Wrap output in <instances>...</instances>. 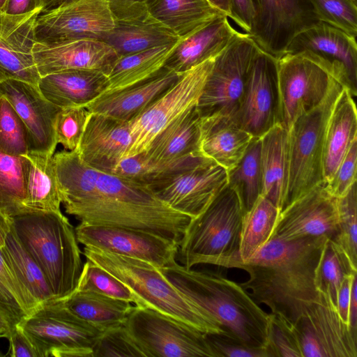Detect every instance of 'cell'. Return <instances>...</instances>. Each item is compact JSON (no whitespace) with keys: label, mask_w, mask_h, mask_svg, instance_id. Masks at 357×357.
Here are the masks:
<instances>
[{"label":"cell","mask_w":357,"mask_h":357,"mask_svg":"<svg viewBox=\"0 0 357 357\" xmlns=\"http://www.w3.org/2000/svg\"><path fill=\"white\" fill-rule=\"evenodd\" d=\"M45 0H6L1 13L10 15L26 14L43 10Z\"/></svg>","instance_id":"56"},{"label":"cell","mask_w":357,"mask_h":357,"mask_svg":"<svg viewBox=\"0 0 357 357\" xmlns=\"http://www.w3.org/2000/svg\"><path fill=\"white\" fill-rule=\"evenodd\" d=\"M10 229L9 218L0 211V245H3Z\"/></svg>","instance_id":"58"},{"label":"cell","mask_w":357,"mask_h":357,"mask_svg":"<svg viewBox=\"0 0 357 357\" xmlns=\"http://www.w3.org/2000/svg\"><path fill=\"white\" fill-rule=\"evenodd\" d=\"M75 229L78 243L84 246L139 259L158 268L176 261L179 245L148 231L81 223Z\"/></svg>","instance_id":"18"},{"label":"cell","mask_w":357,"mask_h":357,"mask_svg":"<svg viewBox=\"0 0 357 357\" xmlns=\"http://www.w3.org/2000/svg\"><path fill=\"white\" fill-rule=\"evenodd\" d=\"M309 52L333 70L334 78L357 94L356 37L323 21L300 32L289 43L286 53ZM285 53V54H286Z\"/></svg>","instance_id":"21"},{"label":"cell","mask_w":357,"mask_h":357,"mask_svg":"<svg viewBox=\"0 0 357 357\" xmlns=\"http://www.w3.org/2000/svg\"><path fill=\"white\" fill-rule=\"evenodd\" d=\"M131 143L129 122L90 112L76 151L90 167L111 174Z\"/></svg>","instance_id":"25"},{"label":"cell","mask_w":357,"mask_h":357,"mask_svg":"<svg viewBox=\"0 0 357 357\" xmlns=\"http://www.w3.org/2000/svg\"><path fill=\"white\" fill-rule=\"evenodd\" d=\"M160 268L183 295L212 314L225 330L249 347L270 354V313L240 283L218 271L188 268L176 261Z\"/></svg>","instance_id":"3"},{"label":"cell","mask_w":357,"mask_h":357,"mask_svg":"<svg viewBox=\"0 0 357 357\" xmlns=\"http://www.w3.org/2000/svg\"><path fill=\"white\" fill-rule=\"evenodd\" d=\"M235 120L255 137L280 123L277 59L260 49L252 62Z\"/></svg>","instance_id":"17"},{"label":"cell","mask_w":357,"mask_h":357,"mask_svg":"<svg viewBox=\"0 0 357 357\" xmlns=\"http://www.w3.org/2000/svg\"><path fill=\"white\" fill-rule=\"evenodd\" d=\"M17 326L40 357H93L102 332L70 312L59 299L40 305Z\"/></svg>","instance_id":"9"},{"label":"cell","mask_w":357,"mask_h":357,"mask_svg":"<svg viewBox=\"0 0 357 357\" xmlns=\"http://www.w3.org/2000/svg\"><path fill=\"white\" fill-rule=\"evenodd\" d=\"M124 326L146 357H216L205 333L155 310L135 305Z\"/></svg>","instance_id":"12"},{"label":"cell","mask_w":357,"mask_h":357,"mask_svg":"<svg viewBox=\"0 0 357 357\" xmlns=\"http://www.w3.org/2000/svg\"><path fill=\"white\" fill-rule=\"evenodd\" d=\"M83 255L124 283L139 299L141 307L161 313L205 334L226 332L221 324L183 295L160 268L150 262L91 246Z\"/></svg>","instance_id":"5"},{"label":"cell","mask_w":357,"mask_h":357,"mask_svg":"<svg viewBox=\"0 0 357 357\" xmlns=\"http://www.w3.org/2000/svg\"><path fill=\"white\" fill-rule=\"evenodd\" d=\"M74 1V0H63L58 6L59 5H61L63 3H68V2H70V1ZM55 8V7H54Z\"/></svg>","instance_id":"62"},{"label":"cell","mask_w":357,"mask_h":357,"mask_svg":"<svg viewBox=\"0 0 357 357\" xmlns=\"http://www.w3.org/2000/svg\"><path fill=\"white\" fill-rule=\"evenodd\" d=\"M33 311L8 267L0 245V315L12 328Z\"/></svg>","instance_id":"43"},{"label":"cell","mask_w":357,"mask_h":357,"mask_svg":"<svg viewBox=\"0 0 357 357\" xmlns=\"http://www.w3.org/2000/svg\"><path fill=\"white\" fill-rule=\"evenodd\" d=\"M40 12L19 15L0 12V83L16 79L38 86L40 75L33 48L36 20Z\"/></svg>","instance_id":"23"},{"label":"cell","mask_w":357,"mask_h":357,"mask_svg":"<svg viewBox=\"0 0 357 357\" xmlns=\"http://www.w3.org/2000/svg\"><path fill=\"white\" fill-rule=\"evenodd\" d=\"M215 58H211L182 74L171 88L129 122L132 143L123 158L146 151L160 132L197 105Z\"/></svg>","instance_id":"13"},{"label":"cell","mask_w":357,"mask_h":357,"mask_svg":"<svg viewBox=\"0 0 357 357\" xmlns=\"http://www.w3.org/2000/svg\"><path fill=\"white\" fill-rule=\"evenodd\" d=\"M6 0H0V12H1Z\"/></svg>","instance_id":"61"},{"label":"cell","mask_w":357,"mask_h":357,"mask_svg":"<svg viewBox=\"0 0 357 357\" xmlns=\"http://www.w3.org/2000/svg\"><path fill=\"white\" fill-rule=\"evenodd\" d=\"M53 156L61 203L79 223L143 230L179 245L192 218L166 204L146 183L93 169L76 151Z\"/></svg>","instance_id":"1"},{"label":"cell","mask_w":357,"mask_h":357,"mask_svg":"<svg viewBox=\"0 0 357 357\" xmlns=\"http://www.w3.org/2000/svg\"><path fill=\"white\" fill-rule=\"evenodd\" d=\"M130 1H144L145 0H130Z\"/></svg>","instance_id":"63"},{"label":"cell","mask_w":357,"mask_h":357,"mask_svg":"<svg viewBox=\"0 0 357 357\" xmlns=\"http://www.w3.org/2000/svg\"><path fill=\"white\" fill-rule=\"evenodd\" d=\"M63 0H45V6L43 10L53 8L57 6ZM42 10V11H43Z\"/></svg>","instance_id":"60"},{"label":"cell","mask_w":357,"mask_h":357,"mask_svg":"<svg viewBox=\"0 0 357 357\" xmlns=\"http://www.w3.org/2000/svg\"><path fill=\"white\" fill-rule=\"evenodd\" d=\"M113 27L109 0H74L41 11L36 20L35 35L38 42L102 41Z\"/></svg>","instance_id":"14"},{"label":"cell","mask_w":357,"mask_h":357,"mask_svg":"<svg viewBox=\"0 0 357 357\" xmlns=\"http://www.w3.org/2000/svg\"><path fill=\"white\" fill-rule=\"evenodd\" d=\"M357 273V264L345 250L333 240L328 238L316 272V282L320 291L329 295L337 306V296L344 278Z\"/></svg>","instance_id":"41"},{"label":"cell","mask_w":357,"mask_h":357,"mask_svg":"<svg viewBox=\"0 0 357 357\" xmlns=\"http://www.w3.org/2000/svg\"><path fill=\"white\" fill-rule=\"evenodd\" d=\"M357 278L354 280L349 305V324L350 326L357 330Z\"/></svg>","instance_id":"57"},{"label":"cell","mask_w":357,"mask_h":357,"mask_svg":"<svg viewBox=\"0 0 357 357\" xmlns=\"http://www.w3.org/2000/svg\"><path fill=\"white\" fill-rule=\"evenodd\" d=\"M144 3L151 15L179 38L227 15L207 0H145Z\"/></svg>","instance_id":"33"},{"label":"cell","mask_w":357,"mask_h":357,"mask_svg":"<svg viewBox=\"0 0 357 357\" xmlns=\"http://www.w3.org/2000/svg\"><path fill=\"white\" fill-rule=\"evenodd\" d=\"M280 123L289 130L319 105L335 79L329 66L311 52L286 53L277 59Z\"/></svg>","instance_id":"11"},{"label":"cell","mask_w":357,"mask_h":357,"mask_svg":"<svg viewBox=\"0 0 357 357\" xmlns=\"http://www.w3.org/2000/svg\"><path fill=\"white\" fill-rule=\"evenodd\" d=\"M33 55L41 77L67 70H91L108 75L119 56L105 43L91 39L36 41Z\"/></svg>","instance_id":"24"},{"label":"cell","mask_w":357,"mask_h":357,"mask_svg":"<svg viewBox=\"0 0 357 357\" xmlns=\"http://www.w3.org/2000/svg\"><path fill=\"white\" fill-rule=\"evenodd\" d=\"M343 88L334 79L325 99L300 116L288 130V176L282 208L324 182L322 157L326 128Z\"/></svg>","instance_id":"7"},{"label":"cell","mask_w":357,"mask_h":357,"mask_svg":"<svg viewBox=\"0 0 357 357\" xmlns=\"http://www.w3.org/2000/svg\"><path fill=\"white\" fill-rule=\"evenodd\" d=\"M356 165L357 139L349 147L331 180L326 183V188L332 196H342L356 182Z\"/></svg>","instance_id":"51"},{"label":"cell","mask_w":357,"mask_h":357,"mask_svg":"<svg viewBox=\"0 0 357 357\" xmlns=\"http://www.w3.org/2000/svg\"><path fill=\"white\" fill-rule=\"evenodd\" d=\"M0 150L13 155L29 153L27 130L10 103L0 96Z\"/></svg>","instance_id":"45"},{"label":"cell","mask_w":357,"mask_h":357,"mask_svg":"<svg viewBox=\"0 0 357 357\" xmlns=\"http://www.w3.org/2000/svg\"><path fill=\"white\" fill-rule=\"evenodd\" d=\"M244 213L238 195L227 185L186 227L178 252L182 265H214L236 255Z\"/></svg>","instance_id":"6"},{"label":"cell","mask_w":357,"mask_h":357,"mask_svg":"<svg viewBox=\"0 0 357 357\" xmlns=\"http://www.w3.org/2000/svg\"><path fill=\"white\" fill-rule=\"evenodd\" d=\"M350 1H353L355 3H357V0H350Z\"/></svg>","instance_id":"64"},{"label":"cell","mask_w":357,"mask_h":357,"mask_svg":"<svg viewBox=\"0 0 357 357\" xmlns=\"http://www.w3.org/2000/svg\"><path fill=\"white\" fill-rule=\"evenodd\" d=\"M354 98L344 87L331 112L322 157L325 183L331 180L349 147L357 139V112Z\"/></svg>","instance_id":"30"},{"label":"cell","mask_w":357,"mask_h":357,"mask_svg":"<svg viewBox=\"0 0 357 357\" xmlns=\"http://www.w3.org/2000/svg\"><path fill=\"white\" fill-rule=\"evenodd\" d=\"M111 174L147 184L148 180L153 173L147 165L143 153H140L122 158Z\"/></svg>","instance_id":"52"},{"label":"cell","mask_w":357,"mask_h":357,"mask_svg":"<svg viewBox=\"0 0 357 357\" xmlns=\"http://www.w3.org/2000/svg\"><path fill=\"white\" fill-rule=\"evenodd\" d=\"M0 96L13 106L29 136V153L53 155L58 144L55 123L61 108L47 100L37 85L7 79L0 83Z\"/></svg>","instance_id":"22"},{"label":"cell","mask_w":357,"mask_h":357,"mask_svg":"<svg viewBox=\"0 0 357 357\" xmlns=\"http://www.w3.org/2000/svg\"><path fill=\"white\" fill-rule=\"evenodd\" d=\"M357 273L347 275L342 281L337 296V307L342 320L349 324V305L351 287Z\"/></svg>","instance_id":"55"},{"label":"cell","mask_w":357,"mask_h":357,"mask_svg":"<svg viewBox=\"0 0 357 357\" xmlns=\"http://www.w3.org/2000/svg\"><path fill=\"white\" fill-rule=\"evenodd\" d=\"M114 27L102 40L119 57L152 47L174 44L179 37L157 20L144 1L109 0Z\"/></svg>","instance_id":"19"},{"label":"cell","mask_w":357,"mask_h":357,"mask_svg":"<svg viewBox=\"0 0 357 357\" xmlns=\"http://www.w3.org/2000/svg\"><path fill=\"white\" fill-rule=\"evenodd\" d=\"M107 75L97 70H67L41 77L38 87L43 96L63 109L86 107L103 93Z\"/></svg>","instance_id":"29"},{"label":"cell","mask_w":357,"mask_h":357,"mask_svg":"<svg viewBox=\"0 0 357 357\" xmlns=\"http://www.w3.org/2000/svg\"><path fill=\"white\" fill-rule=\"evenodd\" d=\"M337 199L339 217L338 233L333 240L357 264V191L356 182Z\"/></svg>","instance_id":"44"},{"label":"cell","mask_w":357,"mask_h":357,"mask_svg":"<svg viewBox=\"0 0 357 357\" xmlns=\"http://www.w3.org/2000/svg\"><path fill=\"white\" fill-rule=\"evenodd\" d=\"M229 16L239 27L246 33L252 28L255 8L252 0H229Z\"/></svg>","instance_id":"54"},{"label":"cell","mask_w":357,"mask_h":357,"mask_svg":"<svg viewBox=\"0 0 357 357\" xmlns=\"http://www.w3.org/2000/svg\"><path fill=\"white\" fill-rule=\"evenodd\" d=\"M320 21L357 36V3L350 0H310Z\"/></svg>","instance_id":"49"},{"label":"cell","mask_w":357,"mask_h":357,"mask_svg":"<svg viewBox=\"0 0 357 357\" xmlns=\"http://www.w3.org/2000/svg\"><path fill=\"white\" fill-rule=\"evenodd\" d=\"M280 213L268 198L259 195L243 216L238 252L240 260L250 257L271 238Z\"/></svg>","instance_id":"38"},{"label":"cell","mask_w":357,"mask_h":357,"mask_svg":"<svg viewBox=\"0 0 357 357\" xmlns=\"http://www.w3.org/2000/svg\"><path fill=\"white\" fill-rule=\"evenodd\" d=\"M206 337L216 357H271L266 349L249 347L228 331L206 334Z\"/></svg>","instance_id":"50"},{"label":"cell","mask_w":357,"mask_h":357,"mask_svg":"<svg viewBox=\"0 0 357 357\" xmlns=\"http://www.w3.org/2000/svg\"><path fill=\"white\" fill-rule=\"evenodd\" d=\"M268 351L271 357H303L295 324L284 316L271 312Z\"/></svg>","instance_id":"47"},{"label":"cell","mask_w":357,"mask_h":357,"mask_svg":"<svg viewBox=\"0 0 357 357\" xmlns=\"http://www.w3.org/2000/svg\"><path fill=\"white\" fill-rule=\"evenodd\" d=\"M176 43L119 57L107 75V86L105 92L131 86L155 75L164 67Z\"/></svg>","instance_id":"37"},{"label":"cell","mask_w":357,"mask_h":357,"mask_svg":"<svg viewBox=\"0 0 357 357\" xmlns=\"http://www.w3.org/2000/svg\"><path fill=\"white\" fill-rule=\"evenodd\" d=\"M147 185L166 204L193 218L227 185V173L214 160L197 155L153 173Z\"/></svg>","instance_id":"8"},{"label":"cell","mask_w":357,"mask_h":357,"mask_svg":"<svg viewBox=\"0 0 357 357\" xmlns=\"http://www.w3.org/2000/svg\"><path fill=\"white\" fill-rule=\"evenodd\" d=\"M59 300L73 314L102 331L123 324L134 307L130 302L89 291L75 290Z\"/></svg>","instance_id":"35"},{"label":"cell","mask_w":357,"mask_h":357,"mask_svg":"<svg viewBox=\"0 0 357 357\" xmlns=\"http://www.w3.org/2000/svg\"><path fill=\"white\" fill-rule=\"evenodd\" d=\"M146 357L124 326L103 331L93 347V357Z\"/></svg>","instance_id":"46"},{"label":"cell","mask_w":357,"mask_h":357,"mask_svg":"<svg viewBox=\"0 0 357 357\" xmlns=\"http://www.w3.org/2000/svg\"><path fill=\"white\" fill-rule=\"evenodd\" d=\"M259 49L248 33H241L215 56L197 104L202 118L223 115L235 119Z\"/></svg>","instance_id":"10"},{"label":"cell","mask_w":357,"mask_h":357,"mask_svg":"<svg viewBox=\"0 0 357 357\" xmlns=\"http://www.w3.org/2000/svg\"><path fill=\"white\" fill-rule=\"evenodd\" d=\"M89 114L85 107L61 109L55 123L57 144H61L65 150L77 151Z\"/></svg>","instance_id":"48"},{"label":"cell","mask_w":357,"mask_h":357,"mask_svg":"<svg viewBox=\"0 0 357 357\" xmlns=\"http://www.w3.org/2000/svg\"><path fill=\"white\" fill-rule=\"evenodd\" d=\"M181 75L163 67L142 82L102 93L85 107L92 113L130 122L171 88Z\"/></svg>","instance_id":"27"},{"label":"cell","mask_w":357,"mask_h":357,"mask_svg":"<svg viewBox=\"0 0 357 357\" xmlns=\"http://www.w3.org/2000/svg\"><path fill=\"white\" fill-rule=\"evenodd\" d=\"M26 172L27 208L60 212L61 204L53 155L28 153Z\"/></svg>","instance_id":"36"},{"label":"cell","mask_w":357,"mask_h":357,"mask_svg":"<svg viewBox=\"0 0 357 357\" xmlns=\"http://www.w3.org/2000/svg\"><path fill=\"white\" fill-rule=\"evenodd\" d=\"M212 6L229 16V0H207Z\"/></svg>","instance_id":"59"},{"label":"cell","mask_w":357,"mask_h":357,"mask_svg":"<svg viewBox=\"0 0 357 357\" xmlns=\"http://www.w3.org/2000/svg\"><path fill=\"white\" fill-rule=\"evenodd\" d=\"M252 137L234 118H202L199 151L228 171L242 158Z\"/></svg>","instance_id":"31"},{"label":"cell","mask_w":357,"mask_h":357,"mask_svg":"<svg viewBox=\"0 0 357 357\" xmlns=\"http://www.w3.org/2000/svg\"><path fill=\"white\" fill-rule=\"evenodd\" d=\"M75 290L96 292L141 307L139 299L124 283L89 259L83 264Z\"/></svg>","instance_id":"42"},{"label":"cell","mask_w":357,"mask_h":357,"mask_svg":"<svg viewBox=\"0 0 357 357\" xmlns=\"http://www.w3.org/2000/svg\"><path fill=\"white\" fill-rule=\"evenodd\" d=\"M255 17L248 33L260 50L276 59L293 38L320 21L310 0H252Z\"/></svg>","instance_id":"15"},{"label":"cell","mask_w":357,"mask_h":357,"mask_svg":"<svg viewBox=\"0 0 357 357\" xmlns=\"http://www.w3.org/2000/svg\"><path fill=\"white\" fill-rule=\"evenodd\" d=\"M295 326L303 357H357V330L342 320L337 306L324 292Z\"/></svg>","instance_id":"16"},{"label":"cell","mask_w":357,"mask_h":357,"mask_svg":"<svg viewBox=\"0 0 357 357\" xmlns=\"http://www.w3.org/2000/svg\"><path fill=\"white\" fill-rule=\"evenodd\" d=\"M228 16L219 17L191 34L180 38L164 67L182 75L216 56L241 32L230 24Z\"/></svg>","instance_id":"28"},{"label":"cell","mask_w":357,"mask_h":357,"mask_svg":"<svg viewBox=\"0 0 357 357\" xmlns=\"http://www.w3.org/2000/svg\"><path fill=\"white\" fill-rule=\"evenodd\" d=\"M26 155L0 150V211L8 218L26 210Z\"/></svg>","instance_id":"40"},{"label":"cell","mask_w":357,"mask_h":357,"mask_svg":"<svg viewBox=\"0 0 357 357\" xmlns=\"http://www.w3.org/2000/svg\"><path fill=\"white\" fill-rule=\"evenodd\" d=\"M10 229L37 263L55 299L75 289L82 270L75 229L61 211L26 208L10 218Z\"/></svg>","instance_id":"4"},{"label":"cell","mask_w":357,"mask_h":357,"mask_svg":"<svg viewBox=\"0 0 357 357\" xmlns=\"http://www.w3.org/2000/svg\"><path fill=\"white\" fill-rule=\"evenodd\" d=\"M1 248L13 277L33 311L40 305L55 299L43 271L11 229Z\"/></svg>","instance_id":"34"},{"label":"cell","mask_w":357,"mask_h":357,"mask_svg":"<svg viewBox=\"0 0 357 357\" xmlns=\"http://www.w3.org/2000/svg\"><path fill=\"white\" fill-rule=\"evenodd\" d=\"M261 137H253L240 160L227 173V185L238 195L245 212L261 194Z\"/></svg>","instance_id":"39"},{"label":"cell","mask_w":357,"mask_h":357,"mask_svg":"<svg viewBox=\"0 0 357 357\" xmlns=\"http://www.w3.org/2000/svg\"><path fill=\"white\" fill-rule=\"evenodd\" d=\"M338 227L337 199L327 191L323 182L280 211L271 237L291 241L326 236L334 240Z\"/></svg>","instance_id":"20"},{"label":"cell","mask_w":357,"mask_h":357,"mask_svg":"<svg viewBox=\"0 0 357 357\" xmlns=\"http://www.w3.org/2000/svg\"><path fill=\"white\" fill-rule=\"evenodd\" d=\"M8 356L10 357H40L31 340L19 326L11 328L9 337Z\"/></svg>","instance_id":"53"},{"label":"cell","mask_w":357,"mask_h":357,"mask_svg":"<svg viewBox=\"0 0 357 357\" xmlns=\"http://www.w3.org/2000/svg\"><path fill=\"white\" fill-rule=\"evenodd\" d=\"M261 195L282 210L288 176V130L278 123L261 137Z\"/></svg>","instance_id":"32"},{"label":"cell","mask_w":357,"mask_h":357,"mask_svg":"<svg viewBox=\"0 0 357 357\" xmlns=\"http://www.w3.org/2000/svg\"><path fill=\"white\" fill-rule=\"evenodd\" d=\"M328 238L320 236L284 241L273 236L248 259L223 258L214 266L246 271L249 278L240 284L254 301L295 324L319 299L316 272Z\"/></svg>","instance_id":"2"},{"label":"cell","mask_w":357,"mask_h":357,"mask_svg":"<svg viewBox=\"0 0 357 357\" xmlns=\"http://www.w3.org/2000/svg\"><path fill=\"white\" fill-rule=\"evenodd\" d=\"M202 117L197 105L160 132L143 153L153 172L170 168L199 151Z\"/></svg>","instance_id":"26"}]
</instances>
